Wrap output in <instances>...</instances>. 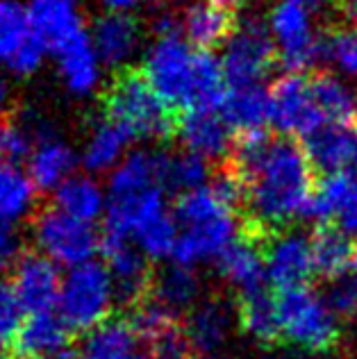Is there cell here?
Wrapping results in <instances>:
<instances>
[{"label":"cell","instance_id":"cell-5","mask_svg":"<svg viewBox=\"0 0 357 359\" xmlns=\"http://www.w3.org/2000/svg\"><path fill=\"white\" fill-rule=\"evenodd\" d=\"M105 116L119 123L135 141L164 139L175 130L173 109L157 96L142 73L123 71L105 93Z\"/></svg>","mask_w":357,"mask_h":359},{"label":"cell","instance_id":"cell-39","mask_svg":"<svg viewBox=\"0 0 357 359\" xmlns=\"http://www.w3.org/2000/svg\"><path fill=\"white\" fill-rule=\"evenodd\" d=\"M325 55L342 73L357 75V30L342 27L325 39Z\"/></svg>","mask_w":357,"mask_h":359},{"label":"cell","instance_id":"cell-16","mask_svg":"<svg viewBox=\"0 0 357 359\" xmlns=\"http://www.w3.org/2000/svg\"><path fill=\"white\" fill-rule=\"evenodd\" d=\"M264 257L267 280L278 291L305 287L307 280L312 278V273H316L312 237H305V234H278L267 243Z\"/></svg>","mask_w":357,"mask_h":359},{"label":"cell","instance_id":"cell-42","mask_svg":"<svg viewBox=\"0 0 357 359\" xmlns=\"http://www.w3.org/2000/svg\"><path fill=\"white\" fill-rule=\"evenodd\" d=\"M337 228H342L346 234H357V187L351 191V196L346 198V203L342 205L339 214H337Z\"/></svg>","mask_w":357,"mask_h":359},{"label":"cell","instance_id":"cell-30","mask_svg":"<svg viewBox=\"0 0 357 359\" xmlns=\"http://www.w3.org/2000/svg\"><path fill=\"white\" fill-rule=\"evenodd\" d=\"M198 296H201L198 278L194 276L191 269L180 266V264H171L162 273H157L148 294V298L155 305H159L175 318L198 305Z\"/></svg>","mask_w":357,"mask_h":359},{"label":"cell","instance_id":"cell-25","mask_svg":"<svg viewBox=\"0 0 357 359\" xmlns=\"http://www.w3.org/2000/svg\"><path fill=\"white\" fill-rule=\"evenodd\" d=\"M305 150L318 171H353L357 168V123L321 128L305 139Z\"/></svg>","mask_w":357,"mask_h":359},{"label":"cell","instance_id":"cell-47","mask_svg":"<svg viewBox=\"0 0 357 359\" xmlns=\"http://www.w3.org/2000/svg\"><path fill=\"white\" fill-rule=\"evenodd\" d=\"M212 3H216V5H223V7H228V9H232V7L246 5V3H250V0H212Z\"/></svg>","mask_w":357,"mask_h":359},{"label":"cell","instance_id":"cell-40","mask_svg":"<svg viewBox=\"0 0 357 359\" xmlns=\"http://www.w3.org/2000/svg\"><path fill=\"white\" fill-rule=\"evenodd\" d=\"M25 320V311L18 305L9 285H0V353L12 348L18 330Z\"/></svg>","mask_w":357,"mask_h":359},{"label":"cell","instance_id":"cell-20","mask_svg":"<svg viewBox=\"0 0 357 359\" xmlns=\"http://www.w3.org/2000/svg\"><path fill=\"white\" fill-rule=\"evenodd\" d=\"M73 330L58 311L25 316L12 346L16 359H53L69 355Z\"/></svg>","mask_w":357,"mask_h":359},{"label":"cell","instance_id":"cell-19","mask_svg":"<svg viewBox=\"0 0 357 359\" xmlns=\"http://www.w3.org/2000/svg\"><path fill=\"white\" fill-rule=\"evenodd\" d=\"M75 359H155L130 320L109 318L82 334Z\"/></svg>","mask_w":357,"mask_h":359},{"label":"cell","instance_id":"cell-7","mask_svg":"<svg viewBox=\"0 0 357 359\" xmlns=\"http://www.w3.org/2000/svg\"><path fill=\"white\" fill-rule=\"evenodd\" d=\"M280 332L307 353H325L339 339V314L332 302L314 289L296 287L278 294Z\"/></svg>","mask_w":357,"mask_h":359},{"label":"cell","instance_id":"cell-44","mask_svg":"<svg viewBox=\"0 0 357 359\" xmlns=\"http://www.w3.org/2000/svg\"><path fill=\"white\" fill-rule=\"evenodd\" d=\"M142 3L144 0H100L105 12H112V14H133Z\"/></svg>","mask_w":357,"mask_h":359},{"label":"cell","instance_id":"cell-46","mask_svg":"<svg viewBox=\"0 0 357 359\" xmlns=\"http://www.w3.org/2000/svg\"><path fill=\"white\" fill-rule=\"evenodd\" d=\"M7 102H9V87H7V82H5L3 75H0V114L5 111Z\"/></svg>","mask_w":357,"mask_h":359},{"label":"cell","instance_id":"cell-31","mask_svg":"<svg viewBox=\"0 0 357 359\" xmlns=\"http://www.w3.org/2000/svg\"><path fill=\"white\" fill-rule=\"evenodd\" d=\"M237 318L241 330L257 344H274L278 341L283 332H280V311H278V296H274L267 287L243 291Z\"/></svg>","mask_w":357,"mask_h":359},{"label":"cell","instance_id":"cell-50","mask_svg":"<svg viewBox=\"0 0 357 359\" xmlns=\"http://www.w3.org/2000/svg\"><path fill=\"white\" fill-rule=\"evenodd\" d=\"M168 5H180V3H189V0H164Z\"/></svg>","mask_w":357,"mask_h":359},{"label":"cell","instance_id":"cell-32","mask_svg":"<svg viewBox=\"0 0 357 359\" xmlns=\"http://www.w3.org/2000/svg\"><path fill=\"white\" fill-rule=\"evenodd\" d=\"M53 121L43 118L39 111H25L21 116H9L0 121V159L14 164H25L32 155L36 141L50 135Z\"/></svg>","mask_w":357,"mask_h":359},{"label":"cell","instance_id":"cell-28","mask_svg":"<svg viewBox=\"0 0 357 359\" xmlns=\"http://www.w3.org/2000/svg\"><path fill=\"white\" fill-rule=\"evenodd\" d=\"M182 18V36L198 50H212L230 39L234 18L228 7L212 0H201L187 7Z\"/></svg>","mask_w":357,"mask_h":359},{"label":"cell","instance_id":"cell-17","mask_svg":"<svg viewBox=\"0 0 357 359\" xmlns=\"http://www.w3.org/2000/svg\"><path fill=\"white\" fill-rule=\"evenodd\" d=\"M32 32L48 46L50 55L89 32L78 0H25Z\"/></svg>","mask_w":357,"mask_h":359},{"label":"cell","instance_id":"cell-15","mask_svg":"<svg viewBox=\"0 0 357 359\" xmlns=\"http://www.w3.org/2000/svg\"><path fill=\"white\" fill-rule=\"evenodd\" d=\"M55 64H58V75L64 91L71 98H91L96 96L102 87V78H105V64H102L100 55L93 46L89 32L80 34L78 39L62 46L60 50L53 53Z\"/></svg>","mask_w":357,"mask_h":359},{"label":"cell","instance_id":"cell-41","mask_svg":"<svg viewBox=\"0 0 357 359\" xmlns=\"http://www.w3.org/2000/svg\"><path fill=\"white\" fill-rule=\"evenodd\" d=\"M48 55H50L48 46L36 39V36H32V39L27 41L21 50H18L16 57L9 62V66L5 71L16 75V78H32V75H36L43 69L46 57H48Z\"/></svg>","mask_w":357,"mask_h":359},{"label":"cell","instance_id":"cell-23","mask_svg":"<svg viewBox=\"0 0 357 359\" xmlns=\"http://www.w3.org/2000/svg\"><path fill=\"white\" fill-rule=\"evenodd\" d=\"M219 273L232 287L243 291H252L264 287L267 280V257L260 243V232L252 228H243L239 239L225 250L219 259Z\"/></svg>","mask_w":357,"mask_h":359},{"label":"cell","instance_id":"cell-1","mask_svg":"<svg viewBox=\"0 0 357 359\" xmlns=\"http://www.w3.org/2000/svg\"><path fill=\"white\" fill-rule=\"evenodd\" d=\"M243 187L248 228L278 230L305 216L314 196V164L294 139H271L264 132L239 137L228 164Z\"/></svg>","mask_w":357,"mask_h":359},{"label":"cell","instance_id":"cell-4","mask_svg":"<svg viewBox=\"0 0 357 359\" xmlns=\"http://www.w3.org/2000/svg\"><path fill=\"white\" fill-rule=\"evenodd\" d=\"M173 214L180 225L173 264L187 269L208 259H219L243 232L234 216V205L225 201L212 184L180 194Z\"/></svg>","mask_w":357,"mask_h":359},{"label":"cell","instance_id":"cell-27","mask_svg":"<svg viewBox=\"0 0 357 359\" xmlns=\"http://www.w3.org/2000/svg\"><path fill=\"white\" fill-rule=\"evenodd\" d=\"M39 194L25 164L0 159V223L16 228L18 223L34 219Z\"/></svg>","mask_w":357,"mask_h":359},{"label":"cell","instance_id":"cell-37","mask_svg":"<svg viewBox=\"0 0 357 359\" xmlns=\"http://www.w3.org/2000/svg\"><path fill=\"white\" fill-rule=\"evenodd\" d=\"M208 180V159L182 150L177 155L164 153V184L166 189H175V191H191V189L205 187Z\"/></svg>","mask_w":357,"mask_h":359},{"label":"cell","instance_id":"cell-8","mask_svg":"<svg viewBox=\"0 0 357 359\" xmlns=\"http://www.w3.org/2000/svg\"><path fill=\"white\" fill-rule=\"evenodd\" d=\"M30 241L34 252L48 257L62 271L98 259V252L102 250V234L96 230V225L73 219L53 205L34 214Z\"/></svg>","mask_w":357,"mask_h":359},{"label":"cell","instance_id":"cell-53","mask_svg":"<svg viewBox=\"0 0 357 359\" xmlns=\"http://www.w3.org/2000/svg\"><path fill=\"white\" fill-rule=\"evenodd\" d=\"M355 266H357V262H355Z\"/></svg>","mask_w":357,"mask_h":359},{"label":"cell","instance_id":"cell-52","mask_svg":"<svg viewBox=\"0 0 357 359\" xmlns=\"http://www.w3.org/2000/svg\"><path fill=\"white\" fill-rule=\"evenodd\" d=\"M53 359H71L69 355H62V357H53Z\"/></svg>","mask_w":357,"mask_h":359},{"label":"cell","instance_id":"cell-35","mask_svg":"<svg viewBox=\"0 0 357 359\" xmlns=\"http://www.w3.org/2000/svg\"><path fill=\"white\" fill-rule=\"evenodd\" d=\"M32 36L34 32L23 0H0V66L7 69Z\"/></svg>","mask_w":357,"mask_h":359},{"label":"cell","instance_id":"cell-6","mask_svg":"<svg viewBox=\"0 0 357 359\" xmlns=\"http://www.w3.org/2000/svg\"><path fill=\"white\" fill-rule=\"evenodd\" d=\"M119 300V291L107 264L102 259H91L64 271L58 314L73 332L87 334L107 323Z\"/></svg>","mask_w":357,"mask_h":359},{"label":"cell","instance_id":"cell-43","mask_svg":"<svg viewBox=\"0 0 357 359\" xmlns=\"http://www.w3.org/2000/svg\"><path fill=\"white\" fill-rule=\"evenodd\" d=\"M18 257V234L12 225L0 223V266Z\"/></svg>","mask_w":357,"mask_h":359},{"label":"cell","instance_id":"cell-11","mask_svg":"<svg viewBox=\"0 0 357 359\" xmlns=\"http://www.w3.org/2000/svg\"><path fill=\"white\" fill-rule=\"evenodd\" d=\"M271 96V123L285 137H312L325 128V121L314 100L312 80L303 73H287L280 78Z\"/></svg>","mask_w":357,"mask_h":359},{"label":"cell","instance_id":"cell-3","mask_svg":"<svg viewBox=\"0 0 357 359\" xmlns=\"http://www.w3.org/2000/svg\"><path fill=\"white\" fill-rule=\"evenodd\" d=\"M164 153L133 150L114 171L107 175V214L105 232L112 237L133 239L144 223L162 216L168 210L164 184Z\"/></svg>","mask_w":357,"mask_h":359},{"label":"cell","instance_id":"cell-12","mask_svg":"<svg viewBox=\"0 0 357 359\" xmlns=\"http://www.w3.org/2000/svg\"><path fill=\"white\" fill-rule=\"evenodd\" d=\"M62 280L64 271L58 264L32 250L18 255L14 259L9 289L25 311V316L43 314V311H58Z\"/></svg>","mask_w":357,"mask_h":359},{"label":"cell","instance_id":"cell-34","mask_svg":"<svg viewBox=\"0 0 357 359\" xmlns=\"http://www.w3.org/2000/svg\"><path fill=\"white\" fill-rule=\"evenodd\" d=\"M312 80L314 100L325 126H355L357 93L330 73H318Z\"/></svg>","mask_w":357,"mask_h":359},{"label":"cell","instance_id":"cell-51","mask_svg":"<svg viewBox=\"0 0 357 359\" xmlns=\"http://www.w3.org/2000/svg\"><path fill=\"white\" fill-rule=\"evenodd\" d=\"M303 3H307V5H318V3H325V0H303Z\"/></svg>","mask_w":357,"mask_h":359},{"label":"cell","instance_id":"cell-26","mask_svg":"<svg viewBox=\"0 0 357 359\" xmlns=\"http://www.w3.org/2000/svg\"><path fill=\"white\" fill-rule=\"evenodd\" d=\"M219 111L239 137L255 135L264 132V126L271 123V96L262 84L228 87Z\"/></svg>","mask_w":357,"mask_h":359},{"label":"cell","instance_id":"cell-45","mask_svg":"<svg viewBox=\"0 0 357 359\" xmlns=\"http://www.w3.org/2000/svg\"><path fill=\"white\" fill-rule=\"evenodd\" d=\"M342 14L346 18L349 27L357 30V0H342Z\"/></svg>","mask_w":357,"mask_h":359},{"label":"cell","instance_id":"cell-24","mask_svg":"<svg viewBox=\"0 0 357 359\" xmlns=\"http://www.w3.org/2000/svg\"><path fill=\"white\" fill-rule=\"evenodd\" d=\"M107 187L91 173H75L53 194V207L82 223L96 225L107 214Z\"/></svg>","mask_w":357,"mask_h":359},{"label":"cell","instance_id":"cell-38","mask_svg":"<svg viewBox=\"0 0 357 359\" xmlns=\"http://www.w3.org/2000/svg\"><path fill=\"white\" fill-rule=\"evenodd\" d=\"M146 346L150 348L155 359H189L191 341L187 337V330L180 327L177 320H168L146 339Z\"/></svg>","mask_w":357,"mask_h":359},{"label":"cell","instance_id":"cell-29","mask_svg":"<svg viewBox=\"0 0 357 359\" xmlns=\"http://www.w3.org/2000/svg\"><path fill=\"white\" fill-rule=\"evenodd\" d=\"M232 323H234V314L228 302L221 298H210V300H201L189 311L184 330L194 351L208 355L228 341V337L232 332Z\"/></svg>","mask_w":357,"mask_h":359},{"label":"cell","instance_id":"cell-36","mask_svg":"<svg viewBox=\"0 0 357 359\" xmlns=\"http://www.w3.org/2000/svg\"><path fill=\"white\" fill-rule=\"evenodd\" d=\"M355 187H357V177L351 171L328 173L321 182L316 184L305 216H309V219H314L318 223L335 221L337 214L342 210V205L346 203V198L351 196Z\"/></svg>","mask_w":357,"mask_h":359},{"label":"cell","instance_id":"cell-13","mask_svg":"<svg viewBox=\"0 0 357 359\" xmlns=\"http://www.w3.org/2000/svg\"><path fill=\"white\" fill-rule=\"evenodd\" d=\"M102 262L114 278L119 298L130 305H139L148 298L153 287V273H150V259L135 245L133 239L112 237L102 234Z\"/></svg>","mask_w":357,"mask_h":359},{"label":"cell","instance_id":"cell-9","mask_svg":"<svg viewBox=\"0 0 357 359\" xmlns=\"http://www.w3.org/2000/svg\"><path fill=\"white\" fill-rule=\"evenodd\" d=\"M269 30L276 41L278 60L289 73H303L325 55V41L318 39L312 12L303 0H280L271 9Z\"/></svg>","mask_w":357,"mask_h":359},{"label":"cell","instance_id":"cell-21","mask_svg":"<svg viewBox=\"0 0 357 359\" xmlns=\"http://www.w3.org/2000/svg\"><path fill=\"white\" fill-rule=\"evenodd\" d=\"M135 139L114 123L102 116L87 130L80 146V166L91 175H109L130 155Z\"/></svg>","mask_w":357,"mask_h":359},{"label":"cell","instance_id":"cell-33","mask_svg":"<svg viewBox=\"0 0 357 359\" xmlns=\"http://www.w3.org/2000/svg\"><path fill=\"white\" fill-rule=\"evenodd\" d=\"M312 252L316 273L328 280L342 278L357 262V245L337 225H321L312 234Z\"/></svg>","mask_w":357,"mask_h":359},{"label":"cell","instance_id":"cell-22","mask_svg":"<svg viewBox=\"0 0 357 359\" xmlns=\"http://www.w3.org/2000/svg\"><path fill=\"white\" fill-rule=\"evenodd\" d=\"M232 128L223 118L219 109L208 111H187L177 123V137L184 150L203 159H221L234 148Z\"/></svg>","mask_w":357,"mask_h":359},{"label":"cell","instance_id":"cell-2","mask_svg":"<svg viewBox=\"0 0 357 359\" xmlns=\"http://www.w3.org/2000/svg\"><path fill=\"white\" fill-rule=\"evenodd\" d=\"M142 75L171 109H219L225 98V73L221 60L210 50H198L184 39L155 36L142 55Z\"/></svg>","mask_w":357,"mask_h":359},{"label":"cell","instance_id":"cell-18","mask_svg":"<svg viewBox=\"0 0 357 359\" xmlns=\"http://www.w3.org/2000/svg\"><path fill=\"white\" fill-rule=\"evenodd\" d=\"M80 150H75L58 130L36 141L25 168L41 194H55L71 175L78 173Z\"/></svg>","mask_w":357,"mask_h":359},{"label":"cell","instance_id":"cell-14","mask_svg":"<svg viewBox=\"0 0 357 359\" xmlns=\"http://www.w3.org/2000/svg\"><path fill=\"white\" fill-rule=\"evenodd\" d=\"M89 36L109 71H126L142 55L144 32L133 14H100L91 23Z\"/></svg>","mask_w":357,"mask_h":359},{"label":"cell","instance_id":"cell-48","mask_svg":"<svg viewBox=\"0 0 357 359\" xmlns=\"http://www.w3.org/2000/svg\"><path fill=\"white\" fill-rule=\"evenodd\" d=\"M351 302H353V314H357V278L351 282Z\"/></svg>","mask_w":357,"mask_h":359},{"label":"cell","instance_id":"cell-10","mask_svg":"<svg viewBox=\"0 0 357 359\" xmlns=\"http://www.w3.org/2000/svg\"><path fill=\"white\" fill-rule=\"evenodd\" d=\"M278 60L276 41L271 36L269 25L257 18H246L234 25L230 39L223 50V73L228 87H243V84H260L274 69Z\"/></svg>","mask_w":357,"mask_h":359},{"label":"cell","instance_id":"cell-49","mask_svg":"<svg viewBox=\"0 0 357 359\" xmlns=\"http://www.w3.org/2000/svg\"><path fill=\"white\" fill-rule=\"evenodd\" d=\"M196 359H234V357H228V355H216V353H208V355H201Z\"/></svg>","mask_w":357,"mask_h":359}]
</instances>
